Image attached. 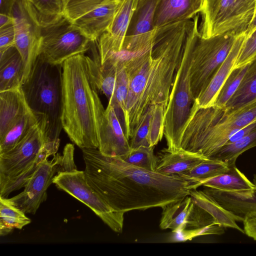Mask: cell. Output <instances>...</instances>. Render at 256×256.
I'll use <instances>...</instances> for the list:
<instances>
[{"label": "cell", "instance_id": "cell-46", "mask_svg": "<svg viewBox=\"0 0 256 256\" xmlns=\"http://www.w3.org/2000/svg\"><path fill=\"white\" fill-rule=\"evenodd\" d=\"M17 0H0V14L11 16L13 6Z\"/></svg>", "mask_w": 256, "mask_h": 256}, {"label": "cell", "instance_id": "cell-15", "mask_svg": "<svg viewBox=\"0 0 256 256\" xmlns=\"http://www.w3.org/2000/svg\"><path fill=\"white\" fill-rule=\"evenodd\" d=\"M138 0H122L108 30L95 41L102 64L120 52Z\"/></svg>", "mask_w": 256, "mask_h": 256}, {"label": "cell", "instance_id": "cell-30", "mask_svg": "<svg viewBox=\"0 0 256 256\" xmlns=\"http://www.w3.org/2000/svg\"><path fill=\"white\" fill-rule=\"evenodd\" d=\"M38 122V120L30 108L0 138V154L10 150L18 144Z\"/></svg>", "mask_w": 256, "mask_h": 256}, {"label": "cell", "instance_id": "cell-31", "mask_svg": "<svg viewBox=\"0 0 256 256\" xmlns=\"http://www.w3.org/2000/svg\"><path fill=\"white\" fill-rule=\"evenodd\" d=\"M256 146V128L237 141L222 146L210 158L226 162L230 166H236L238 158L246 150Z\"/></svg>", "mask_w": 256, "mask_h": 256}, {"label": "cell", "instance_id": "cell-17", "mask_svg": "<svg viewBox=\"0 0 256 256\" xmlns=\"http://www.w3.org/2000/svg\"><path fill=\"white\" fill-rule=\"evenodd\" d=\"M90 48L93 58L86 56V70L90 82L96 90H100L106 96L108 102H114L118 72V57L114 56L102 64L96 42H92Z\"/></svg>", "mask_w": 256, "mask_h": 256}, {"label": "cell", "instance_id": "cell-37", "mask_svg": "<svg viewBox=\"0 0 256 256\" xmlns=\"http://www.w3.org/2000/svg\"><path fill=\"white\" fill-rule=\"evenodd\" d=\"M166 105H152V116L150 122L148 141L150 146H154L162 139L164 135V119Z\"/></svg>", "mask_w": 256, "mask_h": 256}, {"label": "cell", "instance_id": "cell-36", "mask_svg": "<svg viewBox=\"0 0 256 256\" xmlns=\"http://www.w3.org/2000/svg\"><path fill=\"white\" fill-rule=\"evenodd\" d=\"M249 63L232 70L220 88L212 105L222 108L225 106L227 102L237 89L248 68Z\"/></svg>", "mask_w": 256, "mask_h": 256}, {"label": "cell", "instance_id": "cell-41", "mask_svg": "<svg viewBox=\"0 0 256 256\" xmlns=\"http://www.w3.org/2000/svg\"><path fill=\"white\" fill-rule=\"evenodd\" d=\"M224 227L213 222L204 227L196 230H184L176 232V240L178 241L190 240L192 238L203 235H220L224 232Z\"/></svg>", "mask_w": 256, "mask_h": 256}, {"label": "cell", "instance_id": "cell-40", "mask_svg": "<svg viewBox=\"0 0 256 256\" xmlns=\"http://www.w3.org/2000/svg\"><path fill=\"white\" fill-rule=\"evenodd\" d=\"M256 56V27L252 32L248 36H246L240 51L234 68L241 67L247 64Z\"/></svg>", "mask_w": 256, "mask_h": 256}, {"label": "cell", "instance_id": "cell-4", "mask_svg": "<svg viewBox=\"0 0 256 256\" xmlns=\"http://www.w3.org/2000/svg\"><path fill=\"white\" fill-rule=\"evenodd\" d=\"M256 122V100L235 110L214 105L199 108L193 103L184 124L180 149L212 157L232 136Z\"/></svg>", "mask_w": 256, "mask_h": 256}, {"label": "cell", "instance_id": "cell-18", "mask_svg": "<svg viewBox=\"0 0 256 256\" xmlns=\"http://www.w3.org/2000/svg\"><path fill=\"white\" fill-rule=\"evenodd\" d=\"M204 0H158L154 24L156 29L194 18L202 10Z\"/></svg>", "mask_w": 256, "mask_h": 256}, {"label": "cell", "instance_id": "cell-16", "mask_svg": "<svg viewBox=\"0 0 256 256\" xmlns=\"http://www.w3.org/2000/svg\"><path fill=\"white\" fill-rule=\"evenodd\" d=\"M158 0H138L126 32L122 50H134L153 42L154 16Z\"/></svg>", "mask_w": 256, "mask_h": 256}, {"label": "cell", "instance_id": "cell-6", "mask_svg": "<svg viewBox=\"0 0 256 256\" xmlns=\"http://www.w3.org/2000/svg\"><path fill=\"white\" fill-rule=\"evenodd\" d=\"M198 18V15L194 18V22L186 37L182 57L166 106L164 136L166 140V149L169 151L180 149L184 124L194 101L191 88L190 68L193 48L200 33Z\"/></svg>", "mask_w": 256, "mask_h": 256}, {"label": "cell", "instance_id": "cell-22", "mask_svg": "<svg viewBox=\"0 0 256 256\" xmlns=\"http://www.w3.org/2000/svg\"><path fill=\"white\" fill-rule=\"evenodd\" d=\"M208 158L182 148L175 151L166 148L157 158L155 171L165 175L178 174L194 168Z\"/></svg>", "mask_w": 256, "mask_h": 256}, {"label": "cell", "instance_id": "cell-25", "mask_svg": "<svg viewBox=\"0 0 256 256\" xmlns=\"http://www.w3.org/2000/svg\"><path fill=\"white\" fill-rule=\"evenodd\" d=\"M190 196L194 201L211 215L217 224L224 228L236 229L244 234V228H240L236 222H243L244 218L236 215L222 206L212 196L203 190H192Z\"/></svg>", "mask_w": 256, "mask_h": 256}, {"label": "cell", "instance_id": "cell-24", "mask_svg": "<svg viewBox=\"0 0 256 256\" xmlns=\"http://www.w3.org/2000/svg\"><path fill=\"white\" fill-rule=\"evenodd\" d=\"M24 72L22 58L15 46L0 52V92L21 88Z\"/></svg>", "mask_w": 256, "mask_h": 256}, {"label": "cell", "instance_id": "cell-38", "mask_svg": "<svg viewBox=\"0 0 256 256\" xmlns=\"http://www.w3.org/2000/svg\"><path fill=\"white\" fill-rule=\"evenodd\" d=\"M152 112V105L146 109L135 127L129 140L130 149L136 148L140 146H150L148 136Z\"/></svg>", "mask_w": 256, "mask_h": 256}, {"label": "cell", "instance_id": "cell-8", "mask_svg": "<svg viewBox=\"0 0 256 256\" xmlns=\"http://www.w3.org/2000/svg\"><path fill=\"white\" fill-rule=\"evenodd\" d=\"M237 36L224 34L203 38L200 32L193 48L190 68L194 100L207 87L226 60Z\"/></svg>", "mask_w": 256, "mask_h": 256}, {"label": "cell", "instance_id": "cell-23", "mask_svg": "<svg viewBox=\"0 0 256 256\" xmlns=\"http://www.w3.org/2000/svg\"><path fill=\"white\" fill-rule=\"evenodd\" d=\"M29 109L21 88L0 92V138Z\"/></svg>", "mask_w": 256, "mask_h": 256}, {"label": "cell", "instance_id": "cell-21", "mask_svg": "<svg viewBox=\"0 0 256 256\" xmlns=\"http://www.w3.org/2000/svg\"><path fill=\"white\" fill-rule=\"evenodd\" d=\"M245 34L237 36L226 60L219 68L205 90L194 100V104L199 108L212 106L222 84L234 68Z\"/></svg>", "mask_w": 256, "mask_h": 256}, {"label": "cell", "instance_id": "cell-48", "mask_svg": "<svg viewBox=\"0 0 256 256\" xmlns=\"http://www.w3.org/2000/svg\"><path fill=\"white\" fill-rule=\"evenodd\" d=\"M256 27V0H255L254 12L252 20L246 32V36L249 34Z\"/></svg>", "mask_w": 256, "mask_h": 256}, {"label": "cell", "instance_id": "cell-35", "mask_svg": "<svg viewBox=\"0 0 256 256\" xmlns=\"http://www.w3.org/2000/svg\"><path fill=\"white\" fill-rule=\"evenodd\" d=\"M154 146H140L130 149L120 156L126 162L139 168L155 171L157 165V157L154 152Z\"/></svg>", "mask_w": 256, "mask_h": 256}, {"label": "cell", "instance_id": "cell-10", "mask_svg": "<svg viewBox=\"0 0 256 256\" xmlns=\"http://www.w3.org/2000/svg\"><path fill=\"white\" fill-rule=\"evenodd\" d=\"M53 184L87 206L113 231L122 232L124 213L114 210L92 188L84 171L76 170L58 173L54 178Z\"/></svg>", "mask_w": 256, "mask_h": 256}, {"label": "cell", "instance_id": "cell-2", "mask_svg": "<svg viewBox=\"0 0 256 256\" xmlns=\"http://www.w3.org/2000/svg\"><path fill=\"white\" fill-rule=\"evenodd\" d=\"M194 18L156 30L153 42L142 48L122 50L118 56L129 78L123 129L129 140L142 115L150 106H167Z\"/></svg>", "mask_w": 256, "mask_h": 256}, {"label": "cell", "instance_id": "cell-3", "mask_svg": "<svg viewBox=\"0 0 256 256\" xmlns=\"http://www.w3.org/2000/svg\"><path fill=\"white\" fill-rule=\"evenodd\" d=\"M94 90L87 73L86 55L74 56L62 64V128L81 149L98 148Z\"/></svg>", "mask_w": 256, "mask_h": 256}, {"label": "cell", "instance_id": "cell-5", "mask_svg": "<svg viewBox=\"0 0 256 256\" xmlns=\"http://www.w3.org/2000/svg\"><path fill=\"white\" fill-rule=\"evenodd\" d=\"M21 88L29 108L44 128L46 142L60 140L62 65L52 64L39 55Z\"/></svg>", "mask_w": 256, "mask_h": 256}, {"label": "cell", "instance_id": "cell-12", "mask_svg": "<svg viewBox=\"0 0 256 256\" xmlns=\"http://www.w3.org/2000/svg\"><path fill=\"white\" fill-rule=\"evenodd\" d=\"M11 16L14 29L15 46L22 58L24 66L23 84L40 54L42 25L26 0L16 1Z\"/></svg>", "mask_w": 256, "mask_h": 256}, {"label": "cell", "instance_id": "cell-9", "mask_svg": "<svg viewBox=\"0 0 256 256\" xmlns=\"http://www.w3.org/2000/svg\"><path fill=\"white\" fill-rule=\"evenodd\" d=\"M40 54L48 62L62 65L68 59L84 54L92 41L65 15L42 26Z\"/></svg>", "mask_w": 256, "mask_h": 256}, {"label": "cell", "instance_id": "cell-27", "mask_svg": "<svg viewBox=\"0 0 256 256\" xmlns=\"http://www.w3.org/2000/svg\"><path fill=\"white\" fill-rule=\"evenodd\" d=\"M256 100V56L249 63L237 89L224 108L235 110Z\"/></svg>", "mask_w": 256, "mask_h": 256}, {"label": "cell", "instance_id": "cell-33", "mask_svg": "<svg viewBox=\"0 0 256 256\" xmlns=\"http://www.w3.org/2000/svg\"><path fill=\"white\" fill-rule=\"evenodd\" d=\"M228 165L225 162L214 158H208L194 168L178 175L188 178L198 182L216 176L227 172Z\"/></svg>", "mask_w": 256, "mask_h": 256}, {"label": "cell", "instance_id": "cell-20", "mask_svg": "<svg viewBox=\"0 0 256 256\" xmlns=\"http://www.w3.org/2000/svg\"><path fill=\"white\" fill-rule=\"evenodd\" d=\"M122 0H107L73 22L92 42H95L108 28Z\"/></svg>", "mask_w": 256, "mask_h": 256}, {"label": "cell", "instance_id": "cell-29", "mask_svg": "<svg viewBox=\"0 0 256 256\" xmlns=\"http://www.w3.org/2000/svg\"><path fill=\"white\" fill-rule=\"evenodd\" d=\"M9 198L0 196V235L5 236L14 228L21 230L31 220Z\"/></svg>", "mask_w": 256, "mask_h": 256}, {"label": "cell", "instance_id": "cell-14", "mask_svg": "<svg viewBox=\"0 0 256 256\" xmlns=\"http://www.w3.org/2000/svg\"><path fill=\"white\" fill-rule=\"evenodd\" d=\"M48 158L46 156L40 162L24 186V190L9 198L26 214L36 213L40 204L46 200L47 190L57 174L58 154L53 156L52 160H48Z\"/></svg>", "mask_w": 256, "mask_h": 256}, {"label": "cell", "instance_id": "cell-19", "mask_svg": "<svg viewBox=\"0 0 256 256\" xmlns=\"http://www.w3.org/2000/svg\"><path fill=\"white\" fill-rule=\"evenodd\" d=\"M252 189L226 191L208 188L203 190L212 196L222 206L244 218L256 217V174H254Z\"/></svg>", "mask_w": 256, "mask_h": 256}, {"label": "cell", "instance_id": "cell-32", "mask_svg": "<svg viewBox=\"0 0 256 256\" xmlns=\"http://www.w3.org/2000/svg\"><path fill=\"white\" fill-rule=\"evenodd\" d=\"M42 26L64 15L66 0H26Z\"/></svg>", "mask_w": 256, "mask_h": 256}, {"label": "cell", "instance_id": "cell-34", "mask_svg": "<svg viewBox=\"0 0 256 256\" xmlns=\"http://www.w3.org/2000/svg\"><path fill=\"white\" fill-rule=\"evenodd\" d=\"M118 58L114 100L112 104L120 119L123 121L129 90V78L122 62Z\"/></svg>", "mask_w": 256, "mask_h": 256}, {"label": "cell", "instance_id": "cell-47", "mask_svg": "<svg viewBox=\"0 0 256 256\" xmlns=\"http://www.w3.org/2000/svg\"><path fill=\"white\" fill-rule=\"evenodd\" d=\"M13 24V19L12 16L4 14H0V28Z\"/></svg>", "mask_w": 256, "mask_h": 256}, {"label": "cell", "instance_id": "cell-11", "mask_svg": "<svg viewBox=\"0 0 256 256\" xmlns=\"http://www.w3.org/2000/svg\"><path fill=\"white\" fill-rule=\"evenodd\" d=\"M44 128L39 122L14 148L0 154V182L18 176L51 156L44 144Z\"/></svg>", "mask_w": 256, "mask_h": 256}, {"label": "cell", "instance_id": "cell-44", "mask_svg": "<svg viewBox=\"0 0 256 256\" xmlns=\"http://www.w3.org/2000/svg\"><path fill=\"white\" fill-rule=\"evenodd\" d=\"M243 224L244 234L256 241V217L244 218Z\"/></svg>", "mask_w": 256, "mask_h": 256}, {"label": "cell", "instance_id": "cell-13", "mask_svg": "<svg viewBox=\"0 0 256 256\" xmlns=\"http://www.w3.org/2000/svg\"><path fill=\"white\" fill-rule=\"evenodd\" d=\"M93 103L99 151L109 156H122L130 150L127 138L116 110L111 102L104 108L98 92L93 90Z\"/></svg>", "mask_w": 256, "mask_h": 256}, {"label": "cell", "instance_id": "cell-7", "mask_svg": "<svg viewBox=\"0 0 256 256\" xmlns=\"http://www.w3.org/2000/svg\"><path fill=\"white\" fill-rule=\"evenodd\" d=\"M255 0H204L200 30L203 38L245 34L254 12Z\"/></svg>", "mask_w": 256, "mask_h": 256}, {"label": "cell", "instance_id": "cell-39", "mask_svg": "<svg viewBox=\"0 0 256 256\" xmlns=\"http://www.w3.org/2000/svg\"><path fill=\"white\" fill-rule=\"evenodd\" d=\"M107 0H66L64 15L72 22L98 7Z\"/></svg>", "mask_w": 256, "mask_h": 256}, {"label": "cell", "instance_id": "cell-45", "mask_svg": "<svg viewBox=\"0 0 256 256\" xmlns=\"http://www.w3.org/2000/svg\"><path fill=\"white\" fill-rule=\"evenodd\" d=\"M256 128V122L244 127L234 134L230 138L228 144L234 142L246 136Z\"/></svg>", "mask_w": 256, "mask_h": 256}, {"label": "cell", "instance_id": "cell-26", "mask_svg": "<svg viewBox=\"0 0 256 256\" xmlns=\"http://www.w3.org/2000/svg\"><path fill=\"white\" fill-rule=\"evenodd\" d=\"M194 204L192 197L189 195L163 206L160 228L170 229L174 232L186 230Z\"/></svg>", "mask_w": 256, "mask_h": 256}, {"label": "cell", "instance_id": "cell-28", "mask_svg": "<svg viewBox=\"0 0 256 256\" xmlns=\"http://www.w3.org/2000/svg\"><path fill=\"white\" fill-rule=\"evenodd\" d=\"M226 191H239L252 189L250 182L236 166L229 167L226 172L201 182L200 186Z\"/></svg>", "mask_w": 256, "mask_h": 256}, {"label": "cell", "instance_id": "cell-42", "mask_svg": "<svg viewBox=\"0 0 256 256\" xmlns=\"http://www.w3.org/2000/svg\"><path fill=\"white\" fill-rule=\"evenodd\" d=\"M74 145L72 144H67L64 148L62 154L58 153V162L57 174L70 172L77 170L74 162Z\"/></svg>", "mask_w": 256, "mask_h": 256}, {"label": "cell", "instance_id": "cell-1", "mask_svg": "<svg viewBox=\"0 0 256 256\" xmlns=\"http://www.w3.org/2000/svg\"><path fill=\"white\" fill-rule=\"evenodd\" d=\"M88 184L114 210L123 213L163 206L190 195L198 182L178 174L165 175L130 164L120 156L82 149Z\"/></svg>", "mask_w": 256, "mask_h": 256}, {"label": "cell", "instance_id": "cell-43", "mask_svg": "<svg viewBox=\"0 0 256 256\" xmlns=\"http://www.w3.org/2000/svg\"><path fill=\"white\" fill-rule=\"evenodd\" d=\"M15 46V33L14 22L0 28V52Z\"/></svg>", "mask_w": 256, "mask_h": 256}]
</instances>
